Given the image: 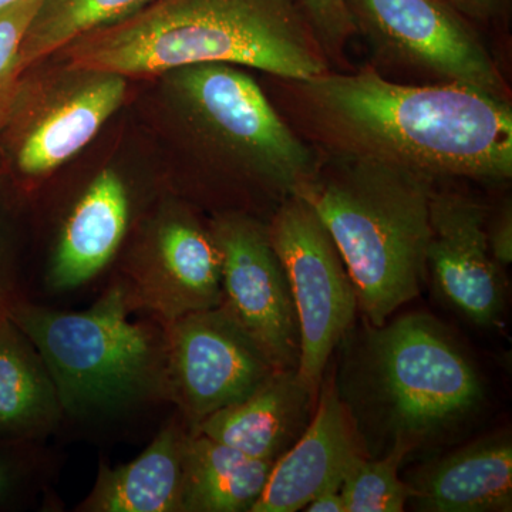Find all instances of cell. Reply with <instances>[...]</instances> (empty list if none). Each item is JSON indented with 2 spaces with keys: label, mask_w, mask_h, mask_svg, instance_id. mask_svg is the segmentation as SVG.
<instances>
[{
  "label": "cell",
  "mask_w": 512,
  "mask_h": 512,
  "mask_svg": "<svg viewBox=\"0 0 512 512\" xmlns=\"http://www.w3.org/2000/svg\"><path fill=\"white\" fill-rule=\"evenodd\" d=\"M282 82L295 130L326 156L392 165L436 183L511 178L505 99L461 84H399L373 69Z\"/></svg>",
  "instance_id": "1"
},
{
  "label": "cell",
  "mask_w": 512,
  "mask_h": 512,
  "mask_svg": "<svg viewBox=\"0 0 512 512\" xmlns=\"http://www.w3.org/2000/svg\"><path fill=\"white\" fill-rule=\"evenodd\" d=\"M77 72L150 77L227 63L305 80L328 72L325 50L296 0H153L64 47Z\"/></svg>",
  "instance_id": "2"
},
{
  "label": "cell",
  "mask_w": 512,
  "mask_h": 512,
  "mask_svg": "<svg viewBox=\"0 0 512 512\" xmlns=\"http://www.w3.org/2000/svg\"><path fill=\"white\" fill-rule=\"evenodd\" d=\"M367 457L412 454L453 436L485 400L483 379L450 330L424 313L367 325L335 382Z\"/></svg>",
  "instance_id": "3"
},
{
  "label": "cell",
  "mask_w": 512,
  "mask_h": 512,
  "mask_svg": "<svg viewBox=\"0 0 512 512\" xmlns=\"http://www.w3.org/2000/svg\"><path fill=\"white\" fill-rule=\"evenodd\" d=\"M434 185L426 175L392 165L326 156L298 194L335 242L367 325H384L419 296Z\"/></svg>",
  "instance_id": "4"
},
{
  "label": "cell",
  "mask_w": 512,
  "mask_h": 512,
  "mask_svg": "<svg viewBox=\"0 0 512 512\" xmlns=\"http://www.w3.org/2000/svg\"><path fill=\"white\" fill-rule=\"evenodd\" d=\"M2 303L42 357L64 414L96 416L160 396L163 328L130 319L133 309L120 282L83 312Z\"/></svg>",
  "instance_id": "5"
},
{
  "label": "cell",
  "mask_w": 512,
  "mask_h": 512,
  "mask_svg": "<svg viewBox=\"0 0 512 512\" xmlns=\"http://www.w3.org/2000/svg\"><path fill=\"white\" fill-rule=\"evenodd\" d=\"M164 76L191 137L222 173L276 207L298 195L318 173V150L238 66L192 64Z\"/></svg>",
  "instance_id": "6"
},
{
  "label": "cell",
  "mask_w": 512,
  "mask_h": 512,
  "mask_svg": "<svg viewBox=\"0 0 512 512\" xmlns=\"http://www.w3.org/2000/svg\"><path fill=\"white\" fill-rule=\"evenodd\" d=\"M268 232L298 318L301 357L296 372L318 396L330 357L359 311L355 286L325 225L299 195L276 208Z\"/></svg>",
  "instance_id": "7"
},
{
  "label": "cell",
  "mask_w": 512,
  "mask_h": 512,
  "mask_svg": "<svg viewBox=\"0 0 512 512\" xmlns=\"http://www.w3.org/2000/svg\"><path fill=\"white\" fill-rule=\"evenodd\" d=\"M161 328L160 397L177 406L188 430L244 400L276 370L220 306L161 323Z\"/></svg>",
  "instance_id": "8"
},
{
  "label": "cell",
  "mask_w": 512,
  "mask_h": 512,
  "mask_svg": "<svg viewBox=\"0 0 512 512\" xmlns=\"http://www.w3.org/2000/svg\"><path fill=\"white\" fill-rule=\"evenodd\" d=\"M208 227L221 256L220 308L276 370H298V318L268 225L244 212L229 211Z\"/></svg>",
  "instance_id": "9"
},
{
  "label": "cell",
  "mask_w": 512,
  "mask_h": 512,
  "mask_svg": "<svg viewBox=\"0 0 512 512\" xmlns=\"http://www.w3.org/2000/svg\"><path fill=\"white\" fill-rule=\"evenodd\" d=\"M360 26L386 55L444 83L505 99L493 57L447 0H348ZM507 100V99H505Z\"/></svg>",
  "instance_id": "10"
},
{
  "label": "cell",
  "mask_w": 512,
  "mask_h": 512,
  "mask_svg": "<svg viewBox=\"0 0 512 512\" xmlns=\"http://www.w3.org/2000/svg\"><path fill=\"white\" fill-rule=\"evenodd\" d=\"M133 312L158 323L218 308L221 256L210 227L188 212L170 210L148 229L120 281Z\"/></svg>",
  "instance_id": "11"
},
{
  "label": "cell",
  "mask_w": 512,
  "mask_h": 512,
  "mask_svg": "<svg viewBox=\"0 0 512 512\" xmlns=\"http://www.w3.org/2000/svg\"><path fill=\"white\" fill-rule=\"evenodd\" d=\"M430 229L427 272L440 298L478 328L500 325L505 288L488 245L483 205L461 192L434 188Z\"/></svg>",
  "instance_id": "12"
},
{
  "label": "cell",
  "mask_w": 512,
  "mask_h": 512,
  "mask_svg": "<svg viewBox=\"0 0 512 512\" xmlns=\"http://www.w3.org/2000/svg\"><path fill=\"white\" fill-rule=\"evenodd\" d=\"M366 456L335 382L323 379L311 423L272 466L251 512H296L329 487H340L349 468Z\"/></svg>",
  "instance_id": "13"
},
{
  "label": "cell",
  "mask_w": 512,
  "mask_h": 512,
  "mask_svg": "<svg viewBox=\"0 0 512 512\" xmlns=\"http://www.w3.org/2000/svg\"><path fill=\"white\" fill-rule=\"evenodd\" d=\"M407 485V503L424 512H510V431L488 434L421 467Z\"/></svg>",
  "instance_id": "14"
},
{
  "label": "cell",
  "mask_w": 512,
  "mask_h": 512,
  "mask_svg": "<svg viewBox=\"0 0 512 512\" xmlns=\"http://www.w3.org/2000/svg\"><path fill=\"white\" fill-rule=\"evenodd\" d=\"M318 396L296 370H275L241 402L188 430L258 460L276 461L311 423Z\"/></svg>",
  "instance_id": "15"
},
{
  "label": "cell",
  "mask_w": 512,
  "mask_h": 512,
  "mask_svg": "<svg viewBox=\"0 0 512 512\" xmlns=\"http://www.w3.org/2000/svg\"><path fill=\"white\" fill-rule=\"evenodd\" d=\"M130 217L123 178L110 168L100 171L64 220L50 259V288L72 291L96 278L119 252Z\"/></svg>",
  "instance_id": "16"
},
{
  "label": "cell",
  "mask_w": 512,
  "mask_h": 512,
  "mask_svg": "<svg viewBox=\"0 0 512 512\" xmlns=\"http://www.w3.org/2000/svg\"><path fill=\"white\" fill-rule=\"evenodd\" d=\"M83 73L86 80L46 110L23 138L16 164L25 177H45L72 160L123 104L126 77Z\"/></svg>",
  "instance_id": "17"
},
{
  "label": "cell",
  "mask_w": 512,
  "mask_h": 512,
  "mask_svg": "<svg viewBox=\"0 0 512 512\" xmlns=\"http://www.w3.org/2000/svg\"><path fill=\"white\" fill-rule=\"evenodd\" d=\"M188 430L173 420L131 463L101 464L93 490L77 511L183 512V453Z\"/></svg>",
  "instance_id": "18"
},
{
  "label": "cell",
  "mask_w": 512,
  "mask_h": 512,
  "mask_svg": "<svg viewBox=\"0 0 512 512\" xmlns=\"http://www.w3.org/2000/svg\"><path fill=\"white\" fill-rule=\"evenodd\" d=\"M274 463L188 431L183 453V512H251Z\"/></svg>",
  "instance_id": "19"
},
{
  "label": "cell",
  "mask_w": 512,
  "mask_h": 512,
  "mask_svg": "<svg viewBox=\"0 0 512 512\" xmlns=\"http://www.w3.org/2000/svg\"><path fill=\"white\" fill-rule=\"evenodd\" d=\"M63 414L42 357L0 299V431L40 433L55 427Z\"/></svg>",
  "instance_id": "20"
},
{
  "label": "cell",
  "mask_w": 512,
  "mask_h": 512,
  "mask_svg": "<svg viewBox=\"0 0 512 512\" xmlns=\"http://www.w3.org/2000/svg\"><path fill=\"white\" fill-rule=\"evenodd\" d=\"M153 0H42L19 55V73L94 30L134 15Z\"/></svg>",
  "instance_id": "21"
},
{
  "label": "cell",
  "mask_w": 512,
  "mask_h": 512,
  "mask_svg": "<svg viewBox=\"0 0 512 512\" xmlns=\"http://www.w3.org/2000/svg\"><path fill=\"white\" fill-rule=\"evenodd\" d=\"M409 456L394 448L386 456H362L349 468L340 485L345 512H402L407 504V485L399 468Z\"/></svg>",
  "instance_id": "22"
},
{
  "label": "cell",
  "mask_w": 512,
  "mask_h": 512,
  "mask_svg": "<svg viewBox=\"0 0 512 512\" xmlns=\"http://www.w3.org/2000/svg\"><path fill=\"white\" fill-rule=\"evenodd\" d=\"M40 3L42 0H16L0 8V116L15 92L20 47Z\"/></svg>",
  "instance_id": "23"
},
{
  "label": "cell",
  "mask_w": 512,
  "mask_h": 512,
  "mask_svg": "<svg viewBox=\"0 0 512 512\" xmlns=\"http://www.w3.org/2000/svg\"><path fill=\"white\" fill-rule=\"evenodd\" d=\"M303 15L329 55H336L356 32L348 0H296Z\"/></svg>",
  "instance_id": "24"
},
{
  "label": "cell",
  "mask_w": 512,
  "mask_h": 512,
  "mask_svg": "<svg viewBox=\"0 0 512 512\" xmlns=\"http://www.w3.org/2000/svg\"><path fill=\"white\" fill-rule=\"evenodd\" d=\"M487 237L495 262L500 266L511 265L512 208L510 201H505L490 224H487Z\"/></svg>",
  "instance_id": "25"
},
{
  "label": "cell",
  "mask_w": 512,
  "mask_h": 512,
  "mask_svg": "<svg viewBox=\"0 0 512 512\" xmlns=\"http://www.w3.org/2000/svg\"><path fill=\"white\" fill-rule=\"evenodd\" d=\"M308 512H345L340 487H329L320 491L315 498L303 508Z\"/></svg>",
  "instance_id": "26"
},
{
  "label": "cell",
  "mask_w": 512,
  "mask_h": 512,
  "mask_svg": "<svg viewBox=\"0 0 512 512\" xmlns=\"http://www.w3.org/2000/svg\"><path fill=\"white\" fill-rule=\"evenodd\" d=\"M457 5L461 8L470 10L471 13H484L490 12L497 5L498 0H456Z\"/></svg>",
  "instance_id": "27"
},
{
  "label": "cell",
  "mask_w": 512,
  "mask_h": 512,
  "mask_svg": "<svg viewBox=\"0 0 512 512\" xmlns=\"http://www.w3.org/2000/svg\"><path fill=\"white\" fill-rule=\"evenodd\" d=\"M10 485V476L8 468L3 466L2 463H0V500H2L3 495L6 494V491L9 490Z\"/></svg>",
  "instance_id": "28"
},
{
  "label": "cell",
  "mask_w": 512,
  "mask_h": 512,
  "mask_svg": "<svg viewBox=\"0 0 512 512\" xmlns=\"http://www.w3.org/2000/svg\"><path fill=\"white\" fill-rule=\"evenodd\" d=\"M13 2H16V0H0V8H3V6H8Z\"/></svg>",
  "instance_id": "29"
}]
</instances>
